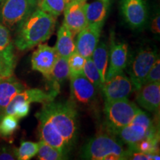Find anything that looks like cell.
<instances>
[{
    "instance_id": "6da1fadb",
    "label": "cell",
    "mask_w": 160,
    "mask_h": 160,
    "mask_svg": "<svg viewBox=\"0 0 160 160\" xmlns=\"http://www.w3.org/2000/svg\"><path fill=\"white\" fill-rule=\"evenodd\" d=\"M56 20L53 16L37 8L17 27V48L26 51L48 39L54 31Z\"/></svg>"
},
{
    "instance_id": "7a4b0ae2",
    "label": "cell",
    "mask_w": 160,
    "mask_h": 160,
    "mask_svg": "<svg viewBox=\"0 0 160 160\" xmlns=\"http://www.w3.org/2000/svg\"><path fill=\"white\" fill-rule=\"evenodd\" d=\"M41 111L65 140L69 150L74 145L78 133V113L71 102H49L43 104Z\"/></svg>"
},
{
    "instance_id": "3957f363",
    "label": "cell",
    "mask_w": 160,
    "mask_h": 160,
    "mask_svg": "<svg viewBox=\"0 0 160 160\" xmlns=\"http://www.w3.org/2000/svg\"><path fill=\"white\" fill-rule=\"evenodd\" d=\"M82 159L91 160L128 159V149L113 134H99L85 144L81 153Z\"/></svg>"
},
{
    "instance_id": "277c9868",
    "label": "cell",
    "mask_w": 160,
    "mask_h": 160,
    "mask_svg": "<svg viewBox=\"0 0 160 160\" xmlns=\"http://www.w3.org/2000/svg\"><path fill=\"white\" fill-rule=\"evenodd\" d=\"M110 133L117 136L120 141L128 147L135 145L142 139L159 137V131H157L151 118L141 110L128 125Z\"/></svg>"
},
{
    "instance_id": "5b68a950",
    "label": "cell",
    "mask_w": 160,
    "mask_h": 160,
    "mask_svg": "<svg viewBox=\"0 0 160 160\" xmlns=\"http://www.w3.org/2000/svg\"><path fill=\"white\" fill-rule=\"evenodd\" d=\"M139 110L137 105L128 98L105 101L104 114L108 131L112 133L128 125Z\"/></svg>"
},
{
    "instance_id": "8992f818",
    "label": "cell",
    "mask_w": 160,
    "mask_h": 160,
    "mask_svg": "<svg viewBox=\"0 0 160 160\" xmlns=\"http://www.w3.org/2000/svg\"><path fill=\"white\" fill-rule=\"evenodd\" d=\"M40 0H3L0 6V23L13 29L39 6Z\"/></svg>"
},
{
    "instance_id": "52a82bcc",
    "label": "cell",
    "mask_w": 160,
    "mask_h": 160,
    "mask_svg": "<svg viewBox=\"0 0 160 160\" xmlns=\"http://www.w3.org/2000/svg\"><path fill=\"white\" fill-rule=\"evenodd\" d=\"M157 52L151 49H141L132 58L129 64L128 74L133 91H137L143 85L151 67L157 59Z\"/></svg>"
},
{
    "instance_id": "ba28073f",
    "label": "cell",
    "mask_w": 160,
    "mask_h": 160,
    "mask_svg": "<svg viewBox=\"0 0 160 160\" xmlns=\"http://www.w3.org/2000/svg\"><path fill=\"white\" fill-rule=\"evenodd\" d=\"M71 102L75 106H91L97 98V90L85 76L70 77Z\"/></svg>"
},
{
    "instance_id": "9c48e42d",
    "label": "cell",
    "mask_w": 160,
    "mask_h": 160,
    "mask_svg": "<svg viewBox=\"0 0 160 160\" xmlns=\"http://www.w3.org/2000/svg\"><path fill=\"white\" fill-rule=\"evenodd\" d=\"M121 11L126 23L132 29L142 28L148 18L146 0H121Z\"/></svg>"
},
{
    "instance_id": "30bf717a",
    "label": "cell",
    "mask_w": 160,
    "mask_h": 160,
    "mask_svg": "<svg viewBox=\"0 0 160 160\" xmlns=\"http://www.w3.org/2000/svg\"><path fill=\"white\" fill-rule=\"evenodd\" d=\"M105 22L88 24L77 33L75 42L76 51L85 58L91 57L92 53L99 43Z\"/></svg>"
},
{
    "instance_id": "8fae6325",
    "label": "cell",
    "mask_w": 160,
    "mask_h": 160,
    "mask_svg": "<svg viewBox=\"0 0 160 160\" xmlns=\"http://www.w3.org/2000/svg\"><path fill=\"white\" fill-rule=\"evenodd\" d=\"M101 90L105 101H111L128 98L133 91V87L130 78L122 73L105 81Z\"/></svg>"
},
{
    "instance_id": "7c38bea8",
    "label": "cell",
    "mask_w": 160,
    "mask_h": 160,
    "mask_svg": "<svg viewBox=\"0 0 160 160\" xmlns=\"http://www.w3.org/2000/svg\"><path fill=\"white\" fill-rule=\"evenodd\" d=\"M36 117L39 121L38 131H39V134L41 140L45 142L46 143L52 147L55 148L67 157V154L70 150L66 145L63 137L53 127L48 118L46 117L41 111L36 114Z\"/></svg>"
},
{
    "instance_id": "4fadbf2b",
    "label": "cell",
    "mask_w": 160,
    "mask_h": 160,
    "mask_svg": "<svg viewBox=\"0 0 160 160\" xmlns=\"http://www.w3.org/2000/svg\"><path fill=\"white\" fill-rule=\"evenodd\" d=\"M58 56L54 48L46 44H39L38 48L31 57V68L38 71L47 79L51 74Z\"/></svg>"
},
{
    "instance_id": "5bb4252c",
    "label": "cell",
    "mask_w": 160,
    "mask_h": 160,
    "mask_svg": "<svg viewBox=\"0 0 160 160\" xmlns=\"http://www.w3.org/2000/svg\"><path fill=\"white\" fill-rule=\"evenodd\" d=\"M85 2L79 0H70L64 9V24L73 36L77 35L85 28L88 24L85 13Z\"/></svg>"
},
{
    "instance_id": "9a60e30c",
    "label": "cell",
    "mask_w": 160,
    "mask_h": 160,
    "mask_svg": "<svg viewBox=\"0 0 160 160\" xmlns=\"http://www.w3.org/2000/svg\"><path fill=\"white\" fill-rule=\"evenodd\" d=\"M128 47L127 44L117 42L114 38L111 37V47L108 53L109 65L106 71L105 81L110 79L115 75L124 73L128 65Z\"/></svg>"
},
{
    "instance_id": "2e32d148",
    "label": "cell",
    "mask_w": 160,
    "mask_h": 160,
    "mask_svg": "<svg viewBox=\"0 0 160 160\" xmlns=\"http://www.w3.org/2000/svg\"><path fill=\"white\" fill-rule=\"evenodd\" d=\"M136 100L147 111L157 113L160 105V82H150L142 85L137 90Z\"/></svg>"
},
{
    "instance_id": "e0dca14e",
    "label": "cell",
    "mask_w": 160,
    "mask_h": 160,
    "mask_svg": "<svg viewBox=\"0 0 160 160\" xmlns=\"http://www.w3.org/2000/svg\"><path fill=\"white\" fill-rule=\"evenodd\" d=\"M26 89V86L14 76L0 78V116L13 98Z\"/></svg>"
},
{
    "instance_id": "ac0fdd59",
    "label": "cell",
    "mask_w": 160,
    "mask_h": 160,
    "mask_svg": "<svg viewBox=\"0 0 160 160\" xmlns=\"http://www.w3.org/2000/svg\"><path fill=\"white\" fill-rule=\"evenodd\" d=\"M68 77H70V72L68 59L58 57L51 74L46 79L48 82L50 91L59 93L62 85L68 79Z\"/></svg>"
},
{
    "instance_id": "d6986e66",
    "label": "cell",
    "mask_w": 160,
    "mask_h": 160,
    "mask_svg": "<svg viewBox=\"0 0 160 160\" xmlns=\"http://www.w3.org/2000/svg\"><path fill=\"white\" fill-rule=\"evenodd\" d=\"M74 36L65 24L59 28L57 33V41L54 48L59 57L68 59L76 51Z\"/></svg>"
},
{
    "instance_id": "ffe728a7",
    "label": "cell",
    "mask_w": 160,
    "mask_h": 160,
    "mask_svg": "<svg viewBox=\"0 0 160 160\" xmlns=\"http://www.w3.org/2000/svg\"><path fill=\"white\" fill-rule=\"evenodd\" d=\"M111 0H96L85 3V13L88 24L105 22L108 12Z\"/></svg>"
},
{
    "instance_id": "44dd1931",
    "label": "cell",
    "mask_w": 160,
    "mask_h": 160,
    "mask_svg": "<svg viewBox=\"0 0 160 160\" xmlns=\"http://www.w3.org/2000/svg\"><path fill=\"white\" fill-rule=\"evenodd\" d=\"M58 94L59 93L57 92L52 91L47 92L38 88L25 89L16 95L11 101H23L30 104L32 102L44 104L53 101Z\"/></svg>"
},
{
    "instance_id": "7402d4cb",
    "label": "cell",
    "mask_w": 160,
    "mask_h": 160,
    "mask_svg": "<svg viewBox=\"0 0 160 160\" xmlns=\"http://www.w3.org/2000/svg\"><path fill=\"white\" fill-rule=\"evenodd\" d=\"M108 48L106 43L102 42L99 45H97L91 55V59L99 71L102 85L105 82V73L108 64Z\"/></svg>"
},
{
    "instance_id": "603a6c76",
    "label": "cell",
    "mask_w": 160,
    "mask_h": 160,
    "mask_svg": "<svg viewBox=\"0 0 160 160\" xmlns=\"http://www.w3.org/2000/svg\"><path fill=\"white\" fill-rule=\"evenodd\" d=\"M17 64L14 46L11 45L7 49L0 51V78L9 77L13 75Z\"/></svg>"
},
{
    "instance_id": "cb8c5ba5",
    "label": "cell",
    "mask_w": 160,
    "mask_h": 160,
    "mask_svg": "<svg viewBox=\"0 0 160 160\" xmlns=\"http://www.w3.org/2000/svg\"><path fill=\"white\" fill-rule=\"evenodd\" d=\"M70 0H40L38 8L57 18L61 15Z\"/></svg>"
},
{
    "instance_id": "d4e9b609",
    "label": "cell",
    "mask_w": 160,
    "mask_h": 160,
    "mask_svg": "<svg viewBox=\"0 0 160 160\" xmlns=\"http://www.w3.org/2000/svg\"><path fill=\"white\" fill-rule=\"evenodd\" d=\"M37 158L40 160H62L67 159L61 152L42 140L39 142Z\"/></svg>"
},
{
    "instance_id": "484cf974",
    "label": "cell",
    "mask_w": 160,
    "mask_h": 160,
    "mask_svg": "<svg viewBox=\"0 0 160 160\" xmlns=\"http://www.w3.org/2000/svg\"><path fill=\"white\" fill-rule=\"evenodd\" d=\"M39 151V142L22 141L19 148H16V157L19 160H29L34 157Z\"/></svg>"
},
{
    "instance_id": "4316f807",
    "label": "cell",
    "mask_w": 160,
    "mask_h": 160,
    "mask_svg": "<svg viewBox=\"0 0 160 160\" xmlns=\"http://www.w3.org/2000/svg\"><path fill=\"white\" fill-rule=\"evenodd\" d=\"M18 127V119L13 115L6 114L0 117V136L2 137H10L17 131Z\"/></svg>"
},
{
    "instance_id": "83f0119b",
    "label": "cell",
    "mask_w": 160,
    "mask_h": 160,
    "mask_svg": "<svg viewBox=\"0 0 160 160\" xmlns=\"http://www.w3.org/2000/svg\"><path fill=\"white\" fill-rule=\"evenodd\" d=\"M83 75L93 84L97 90H101L102 84L100 79L99 73L96 68L91 57L86 58Z\"/></svg>"
},
{
    "instance_id": "f1b7e54d",
    "label": "cell",
    "mask_w": 160,
    "mask_h": 160,
    "mask_svg": "<svg viewBox=\"0 0 160 160\" xmlns=\"http://www.w3.org/2000/svg\"><path fill=\"white\" fill-rule=\"evenodd\" d=\"M86 58L79 54L77 51L73 52L70 57L68 58V62L70 77L82 75L85 66Z\"/></svg>"
},
{
    "instance_id": "f546056e",
    "label": "cell",
    "mask_w": 160,
    "mask_h": 160,
    "mask_svg": "<svg viewBox=\"0 0 160 160\" xmlns=\"http://www.w3.org/2000/svg\"><path fill=\"white\" fill-rule=\"evenodd\" d=\"M159 137L151 138V139H145L141 140L135 145L131 146V148H133L140 152H143L149 154L157 153L158 152V143H159Z\"/></svg>"
},
{
    "instance_id": "4dcf8cb0",
    "label": "cell",
    "mask_w": 160,
    "mask_h": 160,
    "mask_svg": "<svg viewBox=\"0 0 160 160\" xmlns=\"http://www.w3.org/2000/svg\"><path fill=\"white\" fill-rule=\"evenodd\" d=\"M150 82H160V62L159 58H157L149 71L143 85Z\"/></svg>"
},
{
    "instance_id": "1f68e13d",
    "label": "cell",
    "mask_w": 160,
    "mask_h": 160,
    "mask_svg": "<svg viewBox=\"0 0 160 160\" xmlns=\"http://www.w3.org/2000/svg\"><path fill=\"white\" fill-rule=\"evenodd\" d=\"M11 45L13 42L8 28L0 23V51L7 49Z\"/></svg>"
},
{
    "instance_id": "d6a6232c",
    "label": "cell",
    "mask_w": 160,
    "mask_h": 160,
    "mask_svg": "<svg viewBox=\"0 0 160 160\" xmlns=\"http://www.w3.org/2000/svg\"><path fill=\"white\" fill-rule=\"evenodd\" d=\"M128 159L153 160V154H149V153L140 152L133 148H128Z\"/></svg>"
},
{
    "instance_id": "836d02e7",
    "label": "cell",
    "mask_w": 160,
    "mask_h": 160,
    "mask_svg": "<svg viewBox=\"0 0 160 160\" xmlns=\"http://www.w3.org/2000/svg\"><path fill=\"white\" fill-rule=\"evenodd\" d=\"M15 150L16 148H12L8 145L0 146V159L13 160L17 159Z\"/></svg>"
},
{
    "instance_id": "e575fe53",
    "label": "cell",
    "mask_w": 160,
    "mask_h": 160,
    "mask_svg": "<svg viewBox=\"0 0 160 160\" xmlns=\"http://www.w3.org/2000/svg\"><path fill=\"white\" fill-rule=\"evenodd\" d=\"M159 21L160 17L159 14H157L156 16L154 19H153L151 23V31L153 33H159L160 28H159Z\"/></svg>"
},
{
    "instance_id": "d590c367",
    "label": "cell",
    "mask_w": 160,
    "mask_h": 160,
    "mask_svg": "<svg viewBox=\"0 0 160 160\" xmlns=\"http://www.w3.org/2000/svg\"><path fill=\"white\" fill-rule=\"evenodd\" d=\"M79 1H84V2H85L86 0H79Z\"/></svg>"
},
{
    "instance_id": "8d00e7d4",
    "label": "cell",
    "mask_w": 160,
    "mask_h": 160,
    "mask_svg": "<svg viewBox=\"0 0 160 160\" xmlns=\"http://www.w3.org/2000/svg\"><path fill=\"white\" fill-rule=\"evenodd\" d=\"M2 1H3V0H0V2H2Z\"/></svg>"
}]
</instances>
